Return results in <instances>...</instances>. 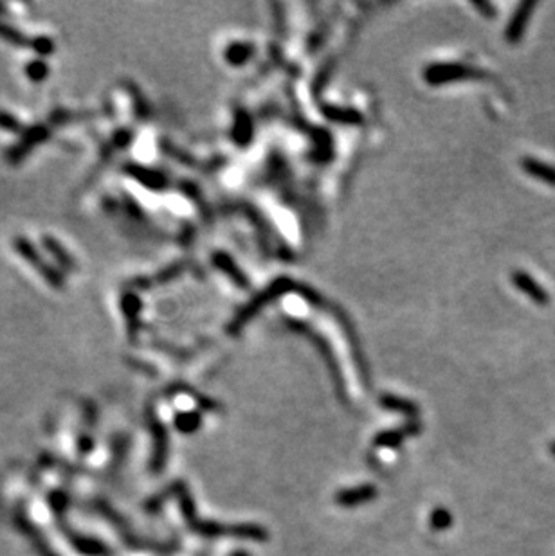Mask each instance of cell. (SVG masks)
<instances>
[{
  "label": "cell",
  "instance_id": "cell-1",
  "mask_svg": "<svg viewBox=\"0 0 555 556\" xmlns=\"http://www.w3.org/2000/svg\"><path fill=\"white\" fill-rule=\"evenodd\" d=\"M15 251L19 252L20 256H22L23 260L28 261L29 265H32V267H37L38 270L41 272V276H44V279H46L47 283L55 285V287H62V283H64V279H62V276L58 272H56L50 265H46L44 261H41L40 254L37 252V249L31 245V242H28L26 238H15Z\"/></svg>",
  "mask_w": 555,
  "mask_h": 556
},
{
  "label": "cell",
  "instance_id": "cell-2",
  "mask_svg": "<svg viewBox=\"0 0 555 556\" xmlns=\"http://www.w3.org/2000/svg\"><path fill=\"white\" fill-rule=\"evenodd\" d=\"M514 283L518 285L521 292H525L527 296L532 297L537 305H546V303H548V296L545 294V290H543L541 287H537L536 281H534L530 276H527V274L516 272Z\"/></svg>",
  "mask_w": 555,
  "mask_h": 556
},
{
  "label": "cell",
  "instance_id": "cell-3",
  "mask_svg": "<svg viewBox=\"0 0 555 556\" xmlns=\"http://www.w3.org/2000/svg\"><path fill=\"white\" fill-rule=\"evenodd\" d=\"M523 168L527 169L528 175H532L536 178H541L543 182L554 184L555 186V168L545 164V162H537V160L527 159L523 160Z\"/></svg>",
  "mask_w": 555,
  "mask_h": 556
},
{
  "label": "cell",
  "instance_id": "cell-4",
  "mask_svg": "<svg viewBox=\"0 0 555 556\" xmlns=\"http://www.w3.org/2000/svg\"><path fill=\"white\" fill-rule=\"evenodd\" d=\"M534 4H523L521 8H519L518 15H516L514 22L510 23L509 26V38L510 40H518L519 37H521V32H523V28L525 23H527L528 17H530V11H532Z\"/></svg>",
  "mask_w": 555,
  "mask_h": 556
},
{
  "label": "cell",
  "instance_id": "cell-5",
  "mask_svg": "<svg viewBox=\"0 0 555 556\" xmlns=\"http://www.w3.org/2000/svg\"><path fill=\"white\" fill-rule=\"evenodd\" d=\"M0 38L6 41H10V44H13V46H19V47H31L32 41H29L28 38L23 37L22 32L19 31V29L11 28V26H8V23L0 22Z\"/></svg>",
  "mask_w": 555,
  "mask_h": 556
},
{
  "label": "cell",
  "instance_id": "cell-6",
  "mask_svg": "<svg viewBox=\"0 0 555 556\" xmlns=\"http://www.w3.org/2000/svg\"><path fill=\"white\" fill-rule=\"evenodd\" d=\"M44 242H46V245H47V251L53 252V254H55L56 258H58V261H60V263L64 265V267H67V269L74 267L73 260H70V256L67 254V252H65L64 249H62V247L58 245V243H56L55 240H53V238H44Z\"/></svg>",
  "mask_w": 555,
  "mask_h": 556
},
{
  "label": "cell",
  "instance_id": "cell-7",
  "mask_svg": "<svg viewBox=\"0 0 555 556\" xmlns=\"http://www.w3.org/2000/svg\"><path fill=\"white\" fill-rule=\"evenodd\" d=\"M28 76L32 79V82H41V79L47 76V65L41 61V59H35L31 64L28 65Z\"/></svg>",
  "mask_w": 555,
  "mask_h": 556
},
{
  "label": "cell",
  "instance_id": "cell-8",
  "mask_svg": "<svg viewBox=\"0 0 555 556\" xmlns=\"http://www.w3.org/2000/svg\"><path fill=\"white\" fill-rule=\"evenodd\" d=\"M31 49H35L38 55H41V56L50 55V52L55 50V41L47 37H40V38H37V40H32Z\"/></svg>",
  "mask_w": 555,
  "mask_h": 556
},
{
  "label": "cell",
  "instance_id": "cell-9",
  "mask_svg": "<svg viewBox=\"0 0 555 556\" xmlns=\"http://www.w3.org/2000/svg\"><path fill=\"white\" fill-rule=\"evenodd\" d=\"M0 128H4L8 132H22V130H20V128H22V123H19L11 114L0 112Z\"/></svg>",
  "mask_w": 555,
  "mask_h": 556
},
{
  "label": "cell",
  "instance_id": "cell-10",
  "mask_svg": "<svg viewBox=\"0 0 555 556\" xmlns=\"http://www.w3.org/2000/svg\"><path fill=\"white\" fill-rule=\"evenodd\" d=\"M142 173H144V169L138 168V166H135V168H132L133 177L138 178V180H141V182H144V177H142ZM147 177L150 178L151 187H156V186H159V184H161V177H159V175H148V171H147Z\"/></svg>",
  "mask_w": 555,
  "mask_h": 556
},
{
  "label": "cell",
  "instance_id": "cell-11",
  "mask_svg": "<svg viewBox=\"0 0 555 556\" xmlns=\"http://www.w3.org/2000/svg\"><path fill=\"white\" fill-rule=\"evenodd\" d=\"M247 52H249L247 47H240V46H238V47H234V49L231 50V52H229V55H227V56H229V59H231V61H233V64H236V61H238V64H240V61H242V59H243V56L247 55Z\"/></svg>",
  "mask_w": 555,
  "mask_h": 556
}]
</instances>
